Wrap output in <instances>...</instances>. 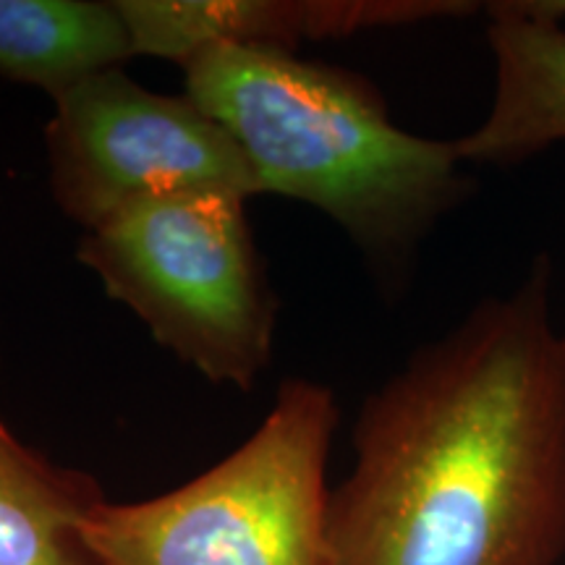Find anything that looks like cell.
Wrapping results in <instances>:
<instances>
[{"label":"cell","instance_id":"obj_1","mask_svg":"<svg viewBox=\"0 0 565 565\" xmlns=\"http://www.w3.org/2000/svg\"><path fill=\"white\" fill-rule=\"evenodd\" d=\"M330 565H557L565 330L540 254L364 401L330 490Z\"/></svg>","mask_w":565,"mask_h":565},{"label":"cell","instance_id":"obj_2","mask_svg":"<svg viewBox=\"0 0 565 565\" xmlns=\"http://www.w3.org/2000/svg\"><path fill=\"white\" fill-rule=\"evenodd\" d=\"M181 68L186 95L249 160L259 194L324 212L374 265L408 263L475 192L454 139L401 129L380 89L353 71L228 42Z\"/></svg>","mask_w":565,"mask_h":565},{"label":"cell","instance_id":"obj_3","mask_svg":"<svg viewBox=\"0 0 565 565\" xmlns=\"http://www.w3.org/2000/svg\"><path fill=\"white\" fill-rule=\"evenodd\" d=\"M335 393L280 385L257 433L189 484L141 503L100 500L79 532L97 565H330L328 458Z\"/></svg>","mask_w":565,"mask_h":565},{"label":"cell","instance_id":"obj_4","mask_svg":"<svg viewBox=\"0 0 565 565\" xmlns=\"http://www.w3.org/2000/svg\"><path fill=\"white\" fill-rule=\"evenodd\" d=\"M76 257L162 349L210 383H257L273 356L275 301L246 200L183 194L84 231Z\"/></svg>","mask_w":565,"mask_h":565},{"label":"cell","instance_id":"obj_5","mask_svg":"<svg viewBox=\"0 0 565 565\" xmlns=\"http://www.w3.org/2000/svg\"><path fill=\"white\" fill-rule=\"evenodd\" d=\"M53 103L51 192L84 231L171 196L259 194L236 141L189 95L152 92L113 68Z\"/></svg>","mask_w":565,"mask_h":565},{"label":"cell","instance_id":"obj_6","mask_svg":"<svg viewBox=\"0 0 565 565\" xmlns=\"http://www.w3.org/2000/svg\"><path fill=\"white\" fill-rule=\"evenodd\" d=\"M134 53L189 61L217 42L288 51L301 40L345 38L429 19L482 13L466 0H116Z\"/></svg>","mask_w":565,"mask_h":565},{"label":"cell","instance_id":"obj_7","mask_svg":"<svg viewBox=\"0 0 565 565\" xmlns=\"http://www.w3.org/2000/svg\"><path fill=\"white\" fill-rule=\"evenodd\" d=\"M494 63L492 105L475 131L454 139L461 162L513 166L565 141V30L529 17L515 0L484 3Z\"/></svg>","mask_w":565,"mask_h":565},{"label":"cell","instance_id":"obj_8","mask_svg":"<svg viewBox=\"0 0 565 565\" xmlns=\"http://www.w3.org/2000/svg\"><path fill=\"white\" fill-rule=\"evenodd\" d=\"M131 55L116 0H0V76L45 89L53 100Z\"/></svg>","mask_w":565,"mask_h":565},{"label":"cell","instance_id":"obj_9","mask_svg":"<svg viewBox=\"0 0 565 565\" xmlns=\"http://www.w3.org/2000/svg\"><path fill=\"white\" fill-rule=\"evenodd\" d=\"M103 498L97 479L53 463L0 422V565H97L79 524Z\"/></svg>","mask_w":565,"mask_h":565},{"label":"cell","instance_id":"obj_10","mask_svg":"<svg viewBox=\"0 0 565 565\" xmlns=\"http://www.w3.org/2000/svg\"><path fill=\"white\" fill-rule=\"evenodd\" d=\"M521 11L529 13V17H540V19H553L561 21L565 19V0H515Z\"/></svg>","mask_w":565,"mask_h":565}]
</instances>
